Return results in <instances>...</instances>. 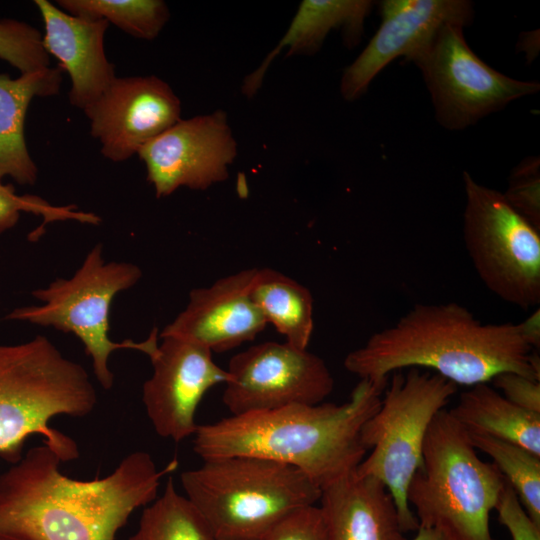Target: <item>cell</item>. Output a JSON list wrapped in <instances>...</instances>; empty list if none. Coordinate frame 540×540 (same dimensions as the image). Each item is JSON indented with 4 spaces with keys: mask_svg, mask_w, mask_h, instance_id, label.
Here are the masks:
<instances>
[{
    "mask_svg": "<svg viewBox=\"0 0 540 540\" xmlns=\"http://www.w3.org/2000/svg\"><path fill=\"white\" fill-rule=\"evenodd\" d=\"M61 463L42 443L0 474V540H116L178 467L173 459L159 469L149 453L135 451L109 475L78 480L64 475Z\"/></svg>",
    "mask_w": 540,
    "mask_h": 540,
    "instance_id": "obj_1",
    "label": "cell"
},
{
    "mask_svg": "<svg viewBox=\"0 0 540 540\" xmlns=\"http://www.w3.org/2000/svg\"><path fill=\"white\" fill-rule=\"evenodd\" d=\"M344 367L385 390L390 375L427 368L455 385L490 382L502 372L540 381V360L520 323H482L455 303H417L393 325L349 352Z\"/></svg>",
    "mask_w": 540,
    "mask_h": 540,
    "instance_id": "obj_2",
    "label": "cell"
},
{
    "mask_svg": "<svg viewBox=\"0 0 540 540\" xmlns=\"http://www.w3.org/2000/svg\"><path fill=\"white\" fill-rule=\"evenodd\" d=\"M383 392L360 380L342 404H297L230 415L198 425L193 450L202 460L254 456L288 464L322 490L364 459L360 432L379 408Z\"/></svg>",
    "mask_w": 540,
    "mask_h": 540,
    "instance_id": "obj_3",
    "label": "cell"
},
{
    "mask_svg": "<svg viewBox=\"0 0 540 540\" xmlns=\"http://www.w3.org/2000/svg\"><path fill=\"white\" fill-rule=\"evenodd\" d=\"M97 394L87 370L66 358L45 336L0 344V458L12 464L32 435L42 437L62 462L79 457L75 440L53 428L57 416L91 414Z\"/></svg>",
    "mask_w": 540,
    "mask_h": 540,
    "instance_id": "obj_4",
    "label": "cell"
},
{
    "mask_svg": "<svg viewBox=\"0 0 540 540\" xmlns=\"http://www.w3.org/2000/svg\"><path fill=\"white\" fill-rule=\"evenodd\" d=\"M180 481L216 540H261L292 511L319 502L322 492L299 469L254 456L203 459Z\"/></svg>",
    "mask_w": 540,
    "mask_h": 540,
    "instance_id": "obj_5",
    "label": "cell"
},
{
    "mask_svg": "<svg viewBox=\"0 0 540 540\" xmlns=\"http://www.w3.org/2000/svg\"><path fill=\"white\" fill-rule=\"evenodd\" d=\"M505 478L493 463L481 460L467 431L443 409L433 418L422 451V464L407 489L419 527L447 540H496L490 513Z\"/></svg>",
    "mask_w": 540,
    "mask_h": 540,
    "instance_id": "obj_6",
    "label": "cell"
},
{
    "mask_svg": "<svg viewBox=\"0 0 540 540\" xmlns=\"http://www.w3.org/2000/svg\"><path fill=\"white\" fill-rule=\"evenodd\" d=\"M377 411L364 423L360 439L370 454L357 466L360 475L381 481L394 499L402 531L419 524L407 502L409 483L422 464L428 428L457 392V385L420 368L393 372Z\"/></svg>",
    "mask_w": 540,
    "mask_h": 540,
    "instance_id": "obj_7",
    "label": "cell"
},
{
    "mask_svg": "<svg viewBox=\"0 0 540 540\" xmlns=\"http://www.w3.org/2000/svg\"><path fill=\"white\" fill-rule=\"evenodd\" d=\"M141 276V269L133 263H105L103 245L97 244L71 278H58L47 288L32 292L35 298L44 302L43 305L16 308L4 319L51 326L75 335L91 358L97 381L109 390L114 383V374L109 367L112 352L132 349L149 356L158 344L157 329L141 342H114L109 338L113 298L134 286Z\"/></svg>",
    "mask_w": 540,
    "mask_h": 540,
    "instance_id": "obj_8",
    "label": "cell"
},
{
    "mask_svg": "<svg viewBox=\"0 0 540 540\" xmlns=\"http://www.w3.org/2000/svg\"><path fill=\"white\" fill-rule=\"evenodd\" d=\"M463 240L485 287L523 310L540 303V230L503 193L463 172Z\"/></svg>",
    "mask_w": 540,
    "mask_h": 540,
    "instance_id": "obj_9",
    "label": "cell"
},
{
    "mask_svg": "<svg viewBox=\"0 0 540 540\" xmlns=\"http://www.w3.org/2000/svg\"><path fill=\"white\" fill-rule=\"evenodd\" d=\"M464 28L444 25L411 61L422 73L436 120L452 131L472 126L540 90L539 82L509 77L486 64L470 49Z\"/></svg>",
    "mask_w": 540,
    "mask_h": 540,
    "instance_id": "obj_10",
    "label": "cell"
},
{
    "mask_svg": "<svg viewBox=\"0 0 540 540\" xmlns=\"http://www.w3.org/2000/svg\"><path fill=\"white\" fill-rule=\"evenodd\" d=\"M222 402L231 415L322 403L334 388L322 358L287 342L266 341L235 354Z\"/></svg>",
    "mask_w": 540,
    "mask_h": 540,
    "instance_id": "obj_11",
    "label": "cell"
},
{
    "mask_svg": "<svg viewBox=\"0 0 540 540\" xmlns=\"http://www.w3.org/2000/svg\"><path fill=\"white\" fill-rule=\"evenodd\" d=\"M237 154L224 111L180 119L138 152L158 198L179 187L205 190L228 177Z\"/></svg>",
    "mask_w": 540,
    "mask_h": 540,
    "instance_id": "obj_12",
    "label": "cell"
},
{
    "mask_svg": "<svg viewBox=\"0 0 540 540\" xmlns=\"http://www.w3.org/2000/svg\"><path fill=\"white\" fill-rule=\"evenodd\" d=\"M161 339L149 355L153 373L143 384L142 401L155 432L181 442L197 430L195 416L204 395L225 384L229 374L209 349L178 337Z\"/></svg>",
    "mask_w": 540,
    "mask_h": 540,
    "instance_id": "obj_13",
    "label": "cell"
},
{
    "mask_svg": "<svg viewBox=\"0 0 540 540\" xmlns=\"http://www.w3.org/2000/svg\"><path fill=\"white\" fill-rule=\"evenodd\" d=\"M381 24L367 46L343 72L340 91L347 101L363 95L371 81L392 61L411 62L448 23L471 25L474 7L467 0H386Z\"/></svg>",
    "mask_w": 540,
    "mask_h": 540,
    "instance_id": "obj_14",
    "label": "cell"
},
{
    "mask_svg": "<svg viewBox=\"0 0 540 540\" xmlns=\"http://www.w3.org/2000/svg\"><path fill=\"white\" fill-rule=\"evenodd\" d=\"M83 111L102 155L122 162L181 119V102L156 76L116 77Z\"/></svg>",
    "mask_w": 540,
    "mask_h": 540,
    "instance_id": "obj_15",
    "label": "cell"
},
{
    "mask_svg": "<svg viewBox=\"0 0 540 540\" xmlns=\"http://www.w3.org/2000/svg\"><path fill=\"white\" fill-rule=\"evenodd\" d=\"M257 268L243 269L208 287L193 289L185 309L160 333L182 338L212 353L254 340L267 322L251 297Z\"/></svg>",
    "mask_w": 540,
    "mask_h": 540,
    "instance_id": "obj_16",
    "label": "cell"
},
{
    "mask_svg": "<svg viewBox=\"0 0 540 540\" xmlns=\"http://www.w3.org/2000/svg\"><path fill=\"white\" fill-rule=\"evenodd\" d=\"M34 3L45 27L43 46L71 78L70 103L84 110L100 98L117 77L104 50L109 23L73 16L48 0Z\"/></svg>",
    "mask_w": 540,
    "mask_h": 540,
    "instance_id": "obj_17",
    "label": "cell"
},
{
    "mask_svg": "<svg viewBox=\"0 0 540 540\" xmlns=\"http://www.w3.org/2000/svg\"><path fill=\"white\" fill-rule=\"evenodd\" d=\"M319 501L329 540H407L387 488L356 469L323 488Z\"/></svg>",
    "mask_w": 540,
    "mask_h": 540,
    "instance_id": "obj_18",
    "label": "cell"
},
{
    "mask_svg": "<svg viewBox=\"0 0 540 540\" xmlns=\"http://www.w3.org/2000/svg\"><path fill=\"white\" fill-rule=\"evenodd\" d=\"M367 0H304L291 24L276 47L262 64L245 77L242 93L248 97L260 88L264 75L274 58L285 48L286 56L317 52L331 30L341 28L349 46L356 45L362 36L365 18L371 12Z\"/></svg>",
    "mask_w": 540,
    "mask_h": 540,
    "instance_id": "obj_19",
    "label": "cell"
},
{
    "mask_svg": "<svg viewBox=\"0 0 540 540\" xmlns=\"http://www.w3.org/2000/svg\"><path fill=\"white\" fill-rule=\"evenodd\" d=\"M62 70L46 67L13 79L0 74V181L9 176L22 185L37 181L38 168L28 151L24 124L34 97L59 93Z\"/></svg>",
    "mask_w": 540,
    "mask_h": 540,
    "instance_id": "obj_20",
    "label": "cell"
},
{
    "mask_svg": "<svg viewBox=\"0 0 540 540\" xmlns=\"http://www.w3.org/2000/svg\"><path fill=\"white\" fill-rule=\"evenodd\" d=\"M449 413L469 433L513 442L540 456V414L516 406L488 383L462 392Z\"/></svg>",
    "mask_w": 540,
    "mask_h": 540,
    "instance_id": "obj_21",
    "label": "cell"
},
{
    "mask_svg": "<svg viewBox=\"0 0 540 540\" xmlns=\"http://www.w3.org/2000/svg\"><path fill=\"white\" fill-rule=\"evenodd\" d=\"M251 297L285 342L307 349L314 329L313 297L308 288L277 270L257 268Z\"/></svg>",
    "mask_w": 540,
    "mask_h": 540,
    "instance_id": "obj_22",
    "label": "cell"
},
{
    "mask_svg": "<svg viewBox=\"0 0 540 540\" xmlns=\"http://www.w3.org/2000/svg\"><path fill=\"white\" fill-rule=\"evenodd\" d=\"M126 540H216L199 512L180 494L171 477L163 493L148 504L136 531Z\"/></svg>",
    "mask_w": 540,
    "mask_h": 540,
    "instance_id": "obj_23",
    "label": "cell"
},
{
    "mask_svg": "<svg viewBox=\"0 0 540 540\" xmlns=\"http://www.w3.org/2000/svg\"><path fill=\"white\" fill-rule=\"evenodd\" d=\"M63 11L84 19L105 20L129 35L151 40L169 18L161 0H57Z\"/></svg>",
    "mask_w": 540,
    "mask_h": 540,
    "instance_id": "obj_24",
    "label": "cell"
},
{
    "mask_svg": "<svg viewBox=\"0 0 540 540\" xmlns=\"http://www.w3.org/2000/svg\"><path fill=\"white\" fill-rule=\"evenodd\" d=\"M467 433L473 447L492 458L526 513L540 525V456L513 442Z\"/></svg>",
    "mask_w": 540,
    "mask_h": 540,
    "instance_id": "obj_25",
    "label": "cell"
},
{
    "mask_svg": "<svg viewBox=\"0 0 540 540\" xmlns=\"http://www.w3.org/2000/svg\"><path fill=\"white\" fill-rule=\"evenodd\" d=\"M21 212H30L43 217L44 221L31 235L37 240L43 234L47 223L54 221L76 220L81 223L99 224L100 217L90 212L78 211L76 205L54 206L36 195H17L11 184L0 181V234L13 228Z\"/></svg>",
    "mask_w": 540,
    "mask_h": 540,
    "instance_id": "obj_26",
    "label": "cell"
},
{
    "mask_svg": "<svg viewBox=\"0 0 540 540\" xmlns=\"http://www.w3.org/2000/svg\"><path fill=\"white\" fill-rule=\"evenodd\" d=\"M0 59L20 74L38 71L50 64L40 31L16 19H0Z\"/></svg>",
    "mask_w": 540,
    "mask_h": 540,
    "instance_id": "obj_27",
    "label": "cell"
},
{
    "mask_svg": "<svg viewBox=\"0 0 540 540\" xmlns=\"http://www.w3.org/2000/svg\"><path fill=\"white\" fill-rule=\"evenodd\" d=\"M503 195L519 214L540 230L539 157H526L513 169Z\"/></svg>",
    "mask_w": 540,
    "mask_h": 540,
    "instance_id": "obj_28",
    "label": "cell"
},
{
    "mask_svg": "<svg viewBox=\"0 0 540 540\" xmlns=\"http://www.w3.org/2000/svg\"><path fill=\"white\" fill-rule=\"evenodd\" d=\"M261 540H329L320 506L300 507L274 525Z\"/></svg>",
    "mask_w": 540,
    "mask_h": 540,
    "instance_id": "obj_29",
    "label": "cell"
},
{
    "mask_svg": "<svg viewBox=\"0 0 540 540\" xmlns=\"http://www.w3.org/2000/svg\"><path fill=\"white\" fill-rule=\"evenodd\" d=\"M494 510L498 513L499 522L508 530L511 540H540V525L526 513L506 479Z\"/></svg>",
    "mask_w": 540,
    "mask_h": 540,
    "instance_id": "obj_30",
    "label": "cell"
},
{
    "mask_svg": "<svg viewBox=\"0 0 540 540\" xmlns=\"http://www.w3.org/2000/svg\"><path fill=\"white\" fill-rule=\"evenodd\" d=\"M490 382L511 403L527 411L540 414V381L515 372H502Z\"/></svg>",
    "mask_w": 540,
    "mask_h": 540,
    "instance_id": "obj_31",
    "label": "cell"
},
{
    "mask_svg": "<svg viewBox=\"0 0 540 540\" xmlns=\"http://www.w3.org/2000/svg\"><path fill=\"white\" fill-rule=\"evenodd\" d=\"M522 332L528 344L535 350L540 345V315L539 308L526 320L520 322Z\"/></svg>",
    "mask_w": 540,
    "mask_h": 540,
    "instance_id": "obj_32",
    "label": "cell"
},
{
    "mask_svg": "<svg viewBox=\"0 0 540 540\" xmlns=\"http://www.w3.org/2000/svg\"><path fill=\"white\" fill-rule=\"evenodd\" d=\"M413 540H447L436 530L418 527L417 534Z\"/></svg>",
    "mask_w": 540,
    "mask_h": 540,
    "instance_id": "obj_33",
    "label": "cell"
}]
</instances>
